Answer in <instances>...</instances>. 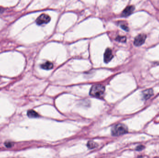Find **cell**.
<instances>
[{
  "label": "cell",
  "instance_id": "6da1fadb",
  "mask_svg": "<svg viewBox=\"0 0 159 158\" xmlns=\"http://www.w3.org/2000/svg\"><path fill=\"white\" fill-rule=\"evenodd\" d=\"M105 88L102 84H96L92 86L90 90V94L95 98H102L104 93Z\"/></svg>",
  "mask_w": 159,
  "mask_h": 158
},
{
  "label": "cell",
  "instance_id": "7a4b0ae2",
  "mask_svg": "<svg viewBox=\"0 0 159 158\" xmlns=\"http://www.w3.org/2000/svg\"><path fill=\"white\" fill-rule=\"evenodd\" d=\"M128 132V127L123 124H118L114 125L111 129V133L114 136L122 135L127 133Z\"/></svg>",
  "mask_w": 159,
  "mask_h": 158
},
{
  "label": "cell",
  "instance_id": "3957f363",
  "mask_svg": "<svg viewBox=\"0 0 159 158\" xmlns=\"http://www.w3.org/2000/svg\"><path fill=\"white\" fill-rule=\"evenodd\" d=\"M50 20L51 18L49 15L43 14L39 16L36 19V22L37 25H41L48 23Z\"/></svg>",
  "mask_w": 159,
  "mask_h": 158
},
{
  "label": "cell",
  "instance_id": "277c9868",
  "mask_svg": "<svg viewBox=\"0 0 159 158\" xmlns=\"http://www.w3.org/2000/svg\"><path fill=\"white\" fill-rule=\"evenodd\" d=\"M147 38V35L144 33H141L138 35L135 38L134 40V44L136 46H140L144 43L146 39Z\"/></svg>",
  "mask_w": 159,
  "mask_h": 158
},
{
  "label": "cell",
  "instance_id": "5b68a950",
  "mask_svg": "<svg viewBox=\"0 0 159 158\" xmlns=\"http://www.w3.org/2000/svg\"><path fill=\"white\" fill-rule=\"evenodd\" d=\"M113 58V55L112 54V51L110 48H107L104 54V60L106 63L110 62Z\"/></svg>",
  "mask_w": 159,
  "mask_h": 158
},
{
  "label": "cell",
  "instance_id": "8992f818",
  "mask_svg": "<svg viewBox=\"0 0 159 158\" xmlns=\"http://www.w3.org/2000/svg\"><path fill=\"white\" fill-rule=\"evenodd\" d=\"M134 9H135L134 7L132 5L126 7V9L123 10V12L122 13V16L127 17V16H129L131 14L133 13V12L134 11Z\"/></svg>",
  "mask_w": 159,
  "mask_h": 158
},
{
  "label": "cell",
  "instance_id": "52a82bcc",
  "mask_svg": "<svg viewBox=\"0 0 159 158\" xmlns=\"http://www.w3.org/2000/svg\"><path fill=\"white\" fill-rule=\"evenodd\" d=\"M142 98L144 100H147L149 99L154 95V92L153 89H147L142 92Z\"/></svg>",
  "mask_w": 159,
  "mask_h": 158
},
{
  "label": "cell",
  "instance_id": "ba28073f",
  "mask_svg": "<svg viewBox=\"0 0 159 158\" xmlns=\"http://www.w3.org/2000/svg\"><path fill=\"white\" fill-rule=\"evenodd\" d=\"M41 68L43 69L46 70H49L53 68V65L52 63L49 61H47L41 66Z\"/></svg>",
  "mask_w": 159,
  "mask_h": 158
},
{
  "label": "cell",
  "instance_id": "9c48e42d",
  "mask_svg": "<svg viewBox=\"0 0 159 158\" xmlns=\"http://www.w3.org/2000/svg\"><path fill=\"white\" fill-rule=\"evenodd\" d=\"M27 116L30 118H38L39 116L37 113L35 112V110H32L27 111Z\"/></svg>",
  "mask_w": 159,
  "mask_h": 158
},
{
  "label": "cell",
  "instance_id": "30bf717a",
  "mask_svg": "<svg viewBox=\"0 0 159 158\" xmlns=\"http://www.w3.org/2000/svg\"><path fill=\"white\" fill-rule=\"evenodd\" d=\"M87 146L88 148L90 149H93L97 147V146H98V145L93 141H88Z\"/></svg>",
  "mask_w": 159,
  "mask_h": 158
},
{
  "label": "cell",
  "instance_id": "8fae6325",
  "mask_svg": "<svg viewBox=\"0 0 159 158\" xmlns=\"http://www.w3.org/2000/svg\"><path fill=\"white\" fill-rule=\"evenodd\" d=\"M127 40V38L125 36H118L116 38V40L119 42H125Z\"/></svg>",
  "mask_w": 159,
  "mask_h": 158
},
{
  "label": "cell",
  "instance_id": "7c38bea8",
  "mask_svg": "<svg viewBox=\"0 0 159 158\" xmlns=\"http://www.w3.org/2000/svg\"><path fill=\"white\" fill-rule=\"evenodd\" d=\"M14 144L13 142H10V141H6L5 142V144H4L6 147H8V148L12 147L13 146H14Z\"/></svg>",
  "mask_w": 159,
  "mask_h": 158
},
{
  "label": "cell",
  "instance_id": "4fadbf2b",
  "mask_svg": "<svg viewBox=\"0 0 159 158\" xmlns=\"http://www.w3.org/2000/svg\"><path fill=\"white\" fill-rule=\"evenodd\" d=\"M121 27H122V29H123L124 30H125V31H128V30H129L128 27L127 26H126V25H122L121 26Z\"/></svg>",
  "mask_w": 159,
  "mask_h": 158
},
{
  "label": "cell",
  "instance_id": "5bb4252c",
  "mask_svg": "<svg viewBox=\"0 0 159 158\" xmlns=\"http://www.w3.org/2000/svg\"><path fill=\"white\" fill-rule=\"evenodd\" d=\"M144 148V146L140 145V146H138V147H136V150H137V151H141Z\"/></svg>",
  "mask_w": 159,
  "mask_h": 158
},
{
  "label": "cell",
  "instance_id": "9a60e30c",
  "mask_svg": "<svg viewBox=\"0 0 159 158\" xmlns=\"http://www.w3.org/2000/svg\"><path fill=\"white\" fill-rule=\"evenodd\" d=\"M3 12H4V9L3 7H0V13Z\"/></svg>",
  "mask_w": 159,
  "mask_h": 158
}]
</instances>
